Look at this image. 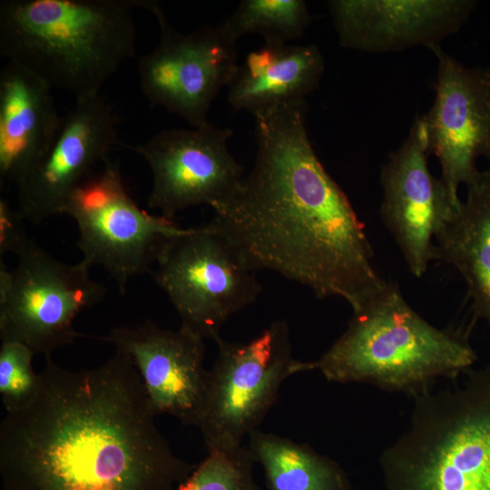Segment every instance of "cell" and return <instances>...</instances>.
I'll list each match as a JSON object with an SVG mask.
<instances>
[{
  "label": "cell",
  "mask_w": 490,
  "mask_h": 490,
  "mask_svg": "<svg viewBox=\"0 0 490 490\" xmlns=\"http://www.w3.org/2000/svg\"><path fill=\"white\" fill-rule=\"evenodd\" d=\"M39 375L33 401L0 425L5 490H176L196 466L156 426L129 356L79 371L47 357Z\"/></svg>",
  "instance_id": "cell-1"
},
{
  "label": "cell",
  "mask_w": 490,
  "mask_h": 490,
  "mask_svg": "<svg viewBox=\"0 0 490 490\" xmlns=\"http://www.w3.org/2000/svg\"><path fill=\"white\" fill-rule=\"evenodd\" d=\"M307 112L302 101L254 115V166L212 220L256 272H277L318 299L341 298L355 311L387 281L363 223L311 145Z\"/></svg>",
  "instance_id": "cell-2"
},
{
  "label": "cell",
  "mask_w": 490,
  "mask_h": 490,
  "mask_svg": "<svg viewBox=\"0 0 490 490\" xmlns=\"http://www.w3.org/2000/svg\"><path fill=\"white\" fill-rule=\"evenodd\" d=\"M143 0H5L0 54L75 99L100 94L135 54L132 10Z\"/></svg>",
  "instance_id": "cell-3"
},
{
  "label": "cell",
  "mask_w": 490,
  "mask_h": 490,
  "mask_svg": "<svg viewBox=\"0 0 490 490\" xmlns=\"http://www.w3.org/2000/svg\"><path fill=\"white\" fill-rule=\"evenodd\" d=\"M475 360L463 330L433 326L387 282L353 311L346 330L318 359L299 361V368L318 369L330 382L368 383L415 397L438 377L465 373Z\"/></svg>",
  "instance_id": "cell-4"
},
{
  "label": "cell",
  "mask_w": 490,
  "mask_h": 490,
  "mask_svg": "<svg viewBox=\"0 0 490 490\" xmlns=\"http://www.w3.org/2000/svg\"><path fill=\"white\" fill-rule=\"evenodd\" d=\"M415 397L410 421L380 457L385 490H490V364Z\"/></svg>",
  "instance_id": "cell-5"
},
{
  "label": "cell",
  "mask_w": 490,
  "mask_h": 490,
  "mask_svg": "<svg viewBox=\"0 0 490 490\" xmlns=\"http://www.w3.org/2000/svg\"><path fill=\"white\" fill-rule=\"evenodd\" d=\"M154 266L150 273L178 313L180 328L203 340L219 339L223 324L262 290L256 271L213 220L167 241Z\"/></svg>",
  "instance_id": "cell-6"
},
{
  "label": "cell",
  "mask_w": 490,
  "mask_h": 490,
  "mask_svg": "<svg viewBox=\"0 0 490 490\" xmlns=\"http://www.w3.org/2000/svg\"><path fill=\"white\" fill-rule=\"evenodd\" d=\"M16 257L13 270L0 262V338L51 357L80 336L74 319L99 303L106 288L91 277L84 260L66 264L34 240Z\"/></svg>",
  "instance_id": "cell-7"
},
{
  "label": "cell",
  "mask_w": 490,
  "mask_h": 490,
  "mask_svg": "<svg viewBox=\"0 0 490 490\" xmlns=\"http://www.w3.org/2000/svg\"><path fill=\"white\" fill-rule=\"evenodd\" d=\"M64 214L77 225L82 260L103 268L122 295L133 277L151 272L167 241L189 229L140 208L110 160L72 193Z\"/></svg>",
  "instance_id": "cell-8"
},
{
  "label": "cell",
  "mask_w": 490,
  "mask_h": 490,
  "mask_svg": "<svg viewBox=\"0 0 490 490\" xmlns=\"http://www.w3.org/2000/svg\"><path fill=\"white\" fill-rule=\"evenodd\" d=\"M215 342L218 356L198 425L208 451L241 446L275 403L283 381L297 374L298 361L285 321L271 323L247 342Z\"/></svg>",
  "instance_id": "cell-9"
},
{
  "label": "cell",
  "mask_w": 490,
  "mask_h": 490,
  "mask_svg": "<svg viewBox=\"0 0 490 490\" xmlns=\"http://www.w3.org/2000/svg\"><path fill=\"white\" fill-rule=\"evenodd\" d=\"M142 7L153 14L161 31L155 48L138 61L142 93L193 128L208 123L212 101L239 68L237 39L223 23L181 33L156 2L143 0Z\"/></svg>",
  "instance_id": "cell-10"
},
{
  "label": "cell",
  "mask_w": 490,
  "mask_h": 490,
  "mask_svg": "<svg viewBox=\"0 0 490 490\" xmlns=\"http://www.w3.org/2000/svg\"><path fill=\"white\" fill-rule=\"evenodd\" d=\"M231 135L230 129L208 122L191 130H163L143 143L120 146L137 153L151 169L148 206L173 220L191 207L215 209L236 191L244 169L228 150Z\"/></svg>",
  "instance_id": "cell-11"
},
{
  "label": "cell",
  "mask_w": 490,
  "mask_h": 490,
  "mask_svg": "<svg viewBox=\"0 0 490 490\" xmlns=\"http://www.w3.org/2000/svg\"><path fill=\"white\" fill-rule=\"evenodd\" d=\"M430 50L437 59L436 95L422 118L428 152L437 158L440 179L459 206V188L478 173L477 160L490 163V67L466 66L440 45Z\"/></svg>",
  "instance_id": "cell-12"
},
{
  "label": "cell",
  "mask_w": 490,
  "mask_h": 490,
  "mask_svg": "<svg viewBox=\"0 0 490 490\" xmlns=\"http://www.w3.org/2000/svg\"><path fill=\"white\" fill-rule=\"evenodd\" d=\"M119 118L101 95L75 99L41 160L16 185L17 210L32 223L64 214L72 193L120 147Z\"/></svg>",
  "instance_id": "cell-13"
},
{
  "label": "cell",
  "mask_w": 490,
  "mask_h": 490,
  "mask_svg": "<svg viewBox=\"0 0 490 490\" xmlns=\"http://www.w3.org/2000/svg\"><path fill=\"white\" fill-rule=\"evenodd\" d=\"M428 154L420 117L380 171V216L416 278H421L436 260L435 238L458 208L442 180L431 173Z\"/></svg>",
  "instance_id": "cell-14"
},
{
  "label": "cell",
  "mask_w": 490,
  "mask_h": 490,
  "mask_svg": "<svg viewBox=\"0 0 490 490\" xmlns=\"http://www.w3.org/2000/svg\"><path fill=\"white\" fill-rule=\"evenodd\" d=\"M99 338L131 358L155 415L167 414L185 426H198L210 381L203 339L181 328H161L150 320L114 328Z\"/></svg>",
  "instance_id": "cell-15"
},
{
  "label": "cell",
  "mask_w": 490,
  "mask_h": 490,
  "mask_svg": "<svg viewBox=\"0 0 490 490\" xmlns=\"http://www.w3.org/2000/svg\"><path fill=\"white\" fill-rule=\"evenodd\" d=\"M474 0H331L328 6L342 47L368 53L431 49L469 19Z\"/></svg>",
  "instance_id": "cell-16"
},
{
  "label": "cell",
  "mask_w": 490,
  "mask_h": 490,
  "mask_svg": "<svg viewBox=\"0 0 490 490\" xmlns=\"http://www.w3.org/2000/svg\"><path fill=\"white\" fill-rule=\"evenodd\" d=\"M53 89L25 68L0 71V185L15 186L54 142L62 124Z\"/></svg>",
  "instance_id": "cell-17"
},
{
  "label": "cell",
  "mask_w": 490,
  "mask_h": 490,
  "mask_svg": "<svg viewBox=\"0 0 490 490\" xmlns=\"http://www.w3.org/2000/svg\"><path fill=\"white\" fill-rule=\"evenodd\" d=\"M324 58L314 44L265 43L248 54L228 87V102L253 116L269 108L306 101L324 72Z\"/></svg>",
  "instance_id": "cell-18"
},
{
  "label": "cell",
  "mask_w": 490,
  "mask_h": 490,
  "mask_svg": "<svg viewBox=\"0 0 490 490\" xmlns=\"http://www.w3.org/2000/svg\"><path fill=\"white\" fill-rule=\"evenodd\" d=\"M466 188L465 200L435 238L436 260L457 270L474 312L490 327V163Z\"/></svg>",
  "instance_id": "cell-19"
},
{
  "label": "cell",
  "mask_w": 490,
  "mask_h": 490,
  "mask_svg": "<svg viewBox=\"0 0 490 490\" xmlns=\"http://www.w3.org/2000/svg\"><path fill=\"white\" fill-rule=\"evenodd\" d=\"M248 436V447L263 469L268 490H345L351 486L337 462L308 445L259 429Z\"/></svg>",
  "instance_id": "cell-20"
},
{
  "label": "cell",
  "mask_w": 490,
  "mask_h": 490,
  "mask_svg": "<svg viewBox=\"0 0 490 490\" xmlns=\"http://www.w3.org/2000/svg\"><path fill=\"white\" fill-rule=\"evenodd\" d=\"M310 23L303 0H243L223 24L235 39L255 34L265 43L288 44L300 37Z\"/></svg>",
  "instance_id": "cell-21"
},
{
  "label": "cell",
  "mask_w": 490,
  "mask_h": 490,
  "mask_svg": "<svg viewBox=\"0 0 490 490\" xmlns=\"http://www.w3.org/2000/svg\"><path fill=\"white\" fill-rule=\"evenodd\" d=\"M256 461L248 446L211 450L176 490H263L256 482Z\"/></svg>",
  "instance_id": "cell-22"
},
{
  "label": "cell",
  "mask_w": 490,
  "mask_h": 490,
  "mask_svg": "<svg viewBox=\"0 0 490 490\" xmlns=\"http://www.w3.org/2000/svg\"><path fill=\"white\" fill-rule=\"evenodd\" d=\"M34 352L18 342H2L0 394L7 413L27 407L40 387V375L33 368Z\"/></svg>",
  "instance_id": "cell-23"
},
{
  "label": "cell",
  "mask_w": 490,
  "mask_h": 490,
  "mask_svg": "<svg viewBox=\"0 0 490 490\" xmlns=\"http://www.w3.org/2000/svg\"><path fill=\"white\" fill-rule=\"evenodd\" d=\"M24 220L17 208L6 200H0V254L19 255L33 240L26 233Z\"/></svg>",
  "instance_id": "cell-24"
},
{
  "label": "cell",
  "mask_w": 490,
  "mask_h": 490,
  "mask_svg": "<svg viewBox=\"0 0 490 490\" xmlns=\"http://www.w3.org/2000/svg\"><path fill=\"white\" fill-rule=\"evenodd\" d=\"M345 490H356V489L354 487H352V485H351V486H349L348 488H347Z\"/></svg>",
  "instance_id": "cell-25"
}]
</instances>
